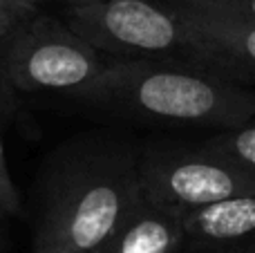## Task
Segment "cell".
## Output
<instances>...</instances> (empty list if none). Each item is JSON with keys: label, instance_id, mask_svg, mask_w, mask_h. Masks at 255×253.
I'll list each match as a JSON object with an SVG mask.
<instances>
[{"label": "cell", "instance_id": "6da1fadb", "mask_svg": "<svg viewBox=\"0 0 255 253\" xmlns=\"http://www.w3.org/2000/svg\"><path fill=\"white\" fill-rule=\"evenodd\" d=\"M83 97L168 126L224 132L255 119V90L184 63L108 58V70Z\"/></svg>", "mask_w": 255, "mask_h": 253}, {"label": "cell", "instance_id": "7a4b0ae2", "mask_svg": "<svg viewBox=\"0 0 255 253\" xmlns=\"http://www.w3.org/2000/svg\"><path fill=\"white\" fill-rule=\"evenodd\" d=\"M65 22L112 61L184 63L242 85L255 81L235 58L159 0H101L67 7Z\"/></svg>", "mask_w": 255, "mask_h": 253}, {"label": "cell", "instance_id": "3957f363", "mask_svg": "<svg viewBox=\"0 0 255 253\" xmlns=\"http://www.w3.org/2000/svg\"><path fill=\"white\" fill-rule=\"evenodd\" d=\"M145 202L139 161L126 152L83 159L47 197L36 242L101 253Z\"/></svg>", "mask_w": 255, "mask_h": 253}, {"label": "cell", "instance_id": "277c9868", "mask_svg": "<svg viewBox=\"0 0 255 253\" xmlns=\"http://www.w3.org/2000/svg\"><path fill=\"white\" fill-rule=\"evenodd\" d=\"M108 70V58L65 20L36 13L0 43V76L22 92L83 97Z\"/></svg>", "mask_w": 255, "mask_h": 253}, {"label": "cell", "instance_id": "5b68a950", "mask_svg": "<svg viewBox=\"0 0 255 253\" xmlns=\"http://www.w3.org/2000/svg\"><path fill=\"white\" fill-rule=\"evenodd\" d=\"M139 177L145 202L181 218L255 193L253 168L204 143L148 152L139 161Z\"/></svg>", "mask_w": 255, "mask_h": 253}, {"label": "cell", "instance_id": "8992f818", "mask_svg": "<svg viewBox=\"0 0 255 253\" xmlns=\"http://www.w3.org/2000/svg\"><path fill=\"white\" fill-rule=\"evenodd\" d=\"M184 245L202 253H255V193L184 215Z\"/></svg>", "mask_w": 255, "mask_h": 253}, {"label": "cell", "instance_id": "52a82bcc", "mask_svg": "<svg viewBox=\"0 0 255 253\" xmlns=\"http://www.w3.org/2000/svg\"><path fill=\"white\" fill-rule=\"evenodd\" d=\"M184 245V218L143 202L101 253H175Z\"/></svg>", "mask_w": 255, "mask_h": 253}, {"label": "cell", "instance_id": "ba28073f", "mask_svg": "<svg viewBox=\"0 0 255 253\" xmlns=\"http://www.w3.org/2000/svg\"><path fill=\"white\" fill-rule=\"evenodd\" d=\"M175 11L211 43H215L231 58H235L255 79V25L238 18L215 16V13L186 11V9H175Z\"/></svg>", "mask_w": 255, "mask_h": 253}, {"label": "cell", "instance_id": "9c48e42d", "mask_svg": "<svg viewBox=\"0 0 255 253\" xmlns=\"http://www.w3.org/2000/svg\"><path fill=\"white\" fill-rule=\"evenodd\" d=\"M204 146L224 152L255 170V121H249L233 130H224V132L211 137L208 141H204Z\"/></svg>", "mask_w": 255, "mask_h": 253}, {"label": "cell", "instance_id": "30bf717a", "mask_svg": "<svg viewBox=\"0 0 255 253\" xmlns=\"http://www.w3.org/2000/svg\"><path fill=\"white\" fill-rule=\"evenodd\" d=\"M159 2L175 9H186V11L238 18V20L255 25V0H159Z\"/></svg>", "mask_w": 255, "mask_h": 253}, {"label": "cell", "instance_id": "8fae6325", "mask_svg": "<svg viewBox=\"0 0 255 253\" xmlns=\"http://www.w3.org/2000/svg\"><path fill=\"white\" fill-rule=\"evenodd\" d=\"M38 13V7L25 4L20 0H0V43L11 34L16 27Z\"/></svg>", "mask_w": 255, "mask_h": 253}, {"label": "cell", "instance_id": "7c38bea8", "mask_svg": "<svg viewBox=\"0 0 255 253\" xmlns=\"http://www.w3.org/2000/svg\"><path fill=\"white\" fill-rule=\"evenodd\" d=\"M18 213H20V193H18L16 184L9 175L7 159H4L2 150V139H0V218H9V215Z\"/></svg>", "mask_w": 255, "mask_h": 253}, {"label": "cell", "instance_id": "4fadbf2b", "mask_svg": "<svg viewBox=\"0 0 255 253\" xmlns=\"http://www.w3.org/2000/svg\"><path fill=\"white\" fill-rule=\"evenodd\" d=\"M36 253H81L74 249H67L61 245H47V242H36Z\"/></svg>", "mask_w": 255, "mask_h": 253}, {"label": "cell", "instance_id": "5bb4252c", "mask_svg": "<svg viewBox=\"0 0 255 253\" xmlns=\"http://www.w3.org/2000/svg\"><path fill=\"white\" fill-rule=\"evenodd\" d=\"M67 7H85V4H94V2H101V0H63Z\"/></svg>", "mask_w": 255, "mask_h": 253}, {"label": "cell", "instance_id": "9a60e30c", "mask_svg": "<svg viewBox=\"0 0 255 253\" xmlns=\"http://www.w3.org/2000/svg\"><path fill=\"white\" fill-rule=\"evenodd\" d=\"M20 2H25V4H31V7H38L40 2H47V0H20Z\"/></svg>", "mask_w": 255, "mask_h": 253}, {"label": "cell", "instance_id": "2e32d148", "mask_svg": "<svg viewBox=\"0 0 255 253\" xmlns=\"http://www.w3.org/2000/svg\"><path fill=\"white\" fill-rule=\"evenodd\" d=\"M0 79H2V76H0Z\"/></svg>", "mask_w": 255, "mask_h": 253}]
</instances>
